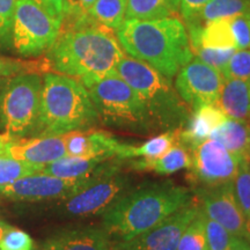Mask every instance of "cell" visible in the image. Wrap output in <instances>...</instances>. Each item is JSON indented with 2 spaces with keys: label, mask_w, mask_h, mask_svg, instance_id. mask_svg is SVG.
Returning <instances> with one entry per match:
<instances>
[{
  "label": "cell",
  "mask_w": 250,
  "mask_h": 250,
  "mask_svg": "<svg viewBox=\"0 0 250 250\" xmlns=\"http://www.w3.org/2000/svg\"><path fill=\"white\" fill-rule=\"evenodd\" d=\"M124 52L111 29L92 19L61 31L49 50L48 62L58 73L74 78L83 86L116 72Z\"/></svg>",
  "instance_id": "cell-1"
},
{
  "label": "cell",
  "mask_w": 250,
  "mask_h": 250,
  "mask_svg": "<svg viewBox=\"0 0 250 250\" xmlns=\"http://www.w3.org/2000/svg\"><path fill=\"white\" fill-rule=\"evenodd\" d=\"M192 202L187 188L173 181L145 183L129 190L102 214V228L124 241L142 234Z\"/></svg>",
  "instance_id": "cell-2"
},
{
  "label": "cell",
  "mask_w": 250,
  "mask_h": 250,
  "mask_svg": "<svg viewBox=\"0 0 250 250\" xmlns=\"http://www.w3.org/2000/svg\"><path fill=\"white\" fill-rule=\"evenodd\" d=\"M115 31L130 57L147 62L169 79L193 58L187 28L174 17L124 20Z\"/></svg>",
  "instance_id": "cell-3"
},
{
  "label": "cell",
  "mask_w": 250,
  "mask_h": 250,
  "mask_svg": "<svg viewBox=\"0 0 250 250\" xmlns=\"http://www.w3.org/2000/svg\"><path fill=\"white\" fill-rule=\"evenodd\" d=\"M99 122L88 90L80 81L61 73L44 74L39 118L33 136L90 129Z\"/></svg>",
  "instance_id": "cell-4"
},
{
  "label": "cell",
  "mask_w": 250,
  "mask_h": 250,
  "mask_svg": "<svg viewBox=\"0 0 250 250\" xmlns=\"http://www.w3.org/2000/svg\"><path fill=\"white\" fill-rule=\"evenodd\" d=\"M116 72L138 94L155 130L182 129L190 116V111L171 86L169 78L165 77L147 62L126 56L118 62Z\"/></svg>",
  "instance_id": "cell-5"
},
{
  "label": "cell",
  "mask_w": 250,
  "mask_h": 250,
  "mask_svg": "<svg viewBox=\"0 0 250 250\" xmlns=\"http://www.w3.org/2000/svg\"><path fill=\"white\" fill-rule=\"evenodd\" d=\"M103 124L138 133L154 131L147 109L117 72L85 86Z\"/></svg>",
  "instance_id": "cell-6"
},
{
  "label": "cell",
  "mask_w": 250,
  "mask_h": 250,
  "mask_svg": "<svg viewBox=\"0 0 250 250\" xmlns=\"http://www.w3.org/2000/svg\"><path fill=\"white\" fill-rule=\"evenodd\" d=\"M131 183V177L122 170L120 160L110 159L76 191L62 199L61 210L67 217L76 218L103 214L129 191Z\"/></svg>",
  "instance_id": "cell-7"
},
{
  "label": "cell",
  "mask_w": 250,
  "mask_h": 250,
  "mask_svg": "<svg viewBox=\"0 0 250 250\" xmlns=\"http://www.w3.org/2000/svg\"><path fill=\"white\" fill-rule=\"evenodd\" d=\"M43 78L26 73L5 80L0 88V126L15 139L33 136L39 118Z\"/></svg>",
  "instance_id": "cell-8"
},
{
  "label": "cell",
  "mask_w": 250,
  "mask_h": 250,
  "mask_svg": "<svg viewBox=\"0 0 250 250\" xmlns=\"http://www.w3.org/2000/svg\"><path fill=\"white\" fill-rule=\"evenodd\" d=\"M62 26V21L31 0H18L12 24V46L23 57H37L54 45Z\"/></svg>",
  "instance_id": "cell-9"
},
{
  "label": "cell",
  "mask_w": 250,
  "mask_h": 250,
  "mask_svg": "<svg viewBox=\"0 0 250 250\" xmlns=\"http://www.w3.org/2000/svg\"><path fill=\"white\" fill-rule=\"evenodd\" d=\"M191 155L192 164L187 177L193 188L233 182L241 161L213 139H206L196 146Z\"/></svg>",
  "instance_id": "cell-10"
},
{
  "label": "cell",
  "mask_w": 250,
  "mask_h": 250,
  "mask_svg": "<svg viewBox=\"0 0 250 250\" xmlns=\"http://www.w3.org/2000/svg\"><path fill=\"white\" fill-rule=\"evenodd\" d=\"M224 81L220 71L195 58L179 71L175 89L192 110L201 105L217 104Z\"/></svg>",
  "instance_id": "cell-11"
},
{
  "label": "cell",
  "mask_w": 250,
  "mask_h": 250,
  "mask_svg": "<svg viewBox=\"0 0 250 250\" xmlns=\"http://www.w3.org/2000/svg\"><path fill=\"white\" fill-rule=\"evenodd\" d=\"M198 212V204L192 201L151 229L111 245V250H176L184 229Z\"/></svg>",
  "instance_id": "cell-12"
},
{
  "label": "cell",
  "mask_w": 250,
  "mask_h": 250,
  "mask_svg": "<svg viewBox=\"0 0 250 250\" xmlns=\"http://www.w3.org/2000/svg\"><path fill=\"white\" fill-rule=\"evenodd\" d=\"M195 195L198 199L197 204L206 217L224 226L233 236L243 237L250 241L247 219L237 204L233 182L195 188Z\"/></svg>",
  "instance_id": "cell-13"
},
{
  "label": "cell",
  "mask_w": 250,
  "mask_h": 250,
  "mask_svg": "<svg viewBox=\"0 0 250 250\" xmlns=\"http://www.w3.org/2000/svg\"><path fill=\"white\" fill-rule=\"evenodd\" d=\"M88 177L81 180H65L40 171L1 187L0 195L12 201L20 202L64 199L83 186Z\"/></svg>",
  "instance_id": "cell-14"
},
{
  "label": "cell",
  "mask_w": 250,
  "mask_h": 250,
  "mask_svg": "<svg viewBox=\"0 0 250 250\" xmlns=\"http://www.w3.org/2000/svg\"><path fill=\"white\" fill-rule=\"evenodd\" d=\"M66 155L64 134L33 136L14 139L7 147V156L27 164L43 166Z\"/></svg>",
  "instance_id": "cell-15"
},
{
  "label": "cell",
  "mask_w": 250,
  "mask_h": 250,
  "mask_svg": "<svg viewBox=\"0 0 250 250\" xmlns=\"http://www.w3.org/2000/svg\"><path fill=\"white\" fill-rule=\"evenodd\" d=\"M66 155L114 159L121 143L110 133L94 127L64 133Z\"/></svg>",
  "instance_id": "cell-16"
},
{
  "label": "cell",
  "mask_w": 250,
  "mask_h": 250,
  "mask_svg": "<svg viewBox=\"0 0 250 250\" xmlns=\"http://www.w3.org/2000/svg\"><path fill=\"white\" fill-rule=\"evenodd\" d=\"M110 236L103 228L81 227L58 232L46 239L42 250H110Z\"/></svg>",
  "instance_id": "cell-17"
},
{
  "label": "cell",
  "mask_w": 250,
  "mask_h": 250,
  "mask_svg": "<svg viewBox=\"0 0 250 250\" xmlns=\"http://www.w3.org/2000/svg\"><path fill=\"white\" fill-rule=\"evenodd\" d=\"M225 112L215 104H205L192 109L187 123L180 130V142L192 151L196 146L210 138L215 127L227 120Z\"/></svg>",
  "instance_id": "cell-18"
},
{
  "label": "cell",
  "mask_w": 250,
  "mask_h": 250,
  "mask_svg": "<svg viewBox=\"0 0 250 250\" xmlns=\"http://www.w3.org/2000/svg\"><path fill=\"white\" fill-rule=\"evenodd\" d=\"M131 169L138 171H153L159 175H171L182 169H189L192 164L191 151L181 143L168 149L156 159H129Z\"/></svg>",
  "instance_id": "cell-19"
},
{
  "label": "cell",
  "mask_w": 250,
  "mask_h": 250,
  "mask_svg": "<svg viewBox=\"0 0 250 250\" xmlns=\"http://www.w3.org/2000/svg\"><path fill=\"white\" fill-rule=\"evenodd\" d=\"M228 118L250 122V83L247 80L224 81L217 104Z\"/></svg>",
  "instance_id": "cell-20"
},
{
  "label": "cell",
  "mask_w": 250,
  "mask_h": 250,
  "mask_svg": "<svg viewBox=\"0 0 250 250\" xmlns=\"http://www.w3.org/2000/svg\"><path fill=\"white\" fill-rule=\"evenodd\" d=\"M191 49L203 46L208 49H236L230 20L220 19L206 22L203 27L188 26Z\"/></svg>",
  "instance_id": "cell-21"
},
{
  "label": "cell",
  "mask_w": 250,
  "mask_h": 250,
  "mask_svg": "<svg viewBox=\"0 0 250 250\" xmlns=\"http://www.w3.org/2000/svg\"><path fill=\"white\" fill-rule=\"evenodd\" d=\"M210 139L220 143L227 151L236 155L240 160L250 159V124L248 122L227 118L212 131Z\"/></svg>",
  "instance_id": "cell-22"
},
{
  "label": "cell",
  "mask_w": 250,
  "mask_h": 250,
  "mask_svg": "<svg viewBox=\"0 0 250 250\" xmlns=\"http://www.w3.org/2000/svg\"><path fill=\"white\" fill-rule=\"evenodd\" d=\"M108 160L110 159L65 155L51 164L43 166L41 173L65 180H81L96 173Z\"/></svg>",
  "instance_id": "cell-23"
},
{
  "label": "cell",
  "mask_w": 250,
  "mask_h": 250,
  "mask_svg": "<svg viewBox=\"0 0 250 250\" xmlns=\"http://www.w3.org/2000/svg\"><path fill=\"white\" fill-rule=\"evenodd\" d=\"M180 130H168L166 132L152 137L147 142L142 145H130V144H121L118 147L115 159L120 161L129 160V159H156L164 155L168 149L173 147L180 142Z\"/></svg>",
  "instance_id": "cell-24"
},
{
  "label": "cell",
  "mask_w": 250,
  "mask_h": 250,
  "mask_svg": "<svg viewBox=\"0 0 250 250\" xmlns=\"http://www.w3.org/2000/svg\"><path fill=\"white\" fill-rule=\"evenodd\" d=\"M245 13H250V2L248 0H210L187 24L203 27L208 21L220 19L230 20Z\"/></svg>",
  "instance_id": "cell-25"
},
{
  "label": "cell",
  "mask_w": 250,
  "mask_h": 250,
  "mask_svg": "<svg viewBox=\"0 0 250 250\" xmlns=\"http://www.w3.org/2000/svg\"><path fill=\"white\" fill-rule=\"evenodd\" d=\"M180 9V0H127L125 20H153L173 17Z\"/></svg>",
  "instance_id": "cell-26"
},
{
  "label": "cell",
  "mask_w": 250,
  "mask_h": 250,
  "mask_svg": "<svg viewBox=\"0 0 250 250\" xmlns=\"http://www.w3.org/2000/svg\"><path fill=\"white\" fill-rule=\"evenodd\" d=\"M127 0H96L88 12L94 22L116 30L125 20Z\"/></svg>",
  "instance_id": "cell-27"
},
{
  "label": "cell",
  "mask_w": 250,
  "mask_h": 250,
  "mask_svg": "<svg viewBox=\"0 0 250 250\" xmlns=\"http://www.w3.org/2000/svg\"><path fill=\"white\" fill-rule=\"evenodd\" d=\"M43 167L17 160L11 156H0V188L21 177L40 173Z\"/></svg>",
  "instance_id": "cell-28"
},
{
  "label": "cell",
  "mask_w": 250,
  "mask_h": 250,
  "mask_svg": "<svg viewBox=\"0 0 250 250\" xmlns=\"http://www.w3.org/2000/svg\"><path fill=\"white\" fill-rule=\"evenodd\" d=\"M206 234L204 217L199 208L198 214L188 225L181 236L176 250H206Z\"/></svg>",
  "instance_id": "cell-29"
},
{
  "label": "cell",
  "mask_w": 250,
  "mask_h": 250,
  "mask_svg": "<svg viewBox=\"0 0 250 250\" xmlns=\"http://www.w3.org/2000/svg\"><path fill=\"white\" fill-rule=\"evenodd\" d=\"M234 195L247 220L250 218V159L240 161L239 170L233 180Z\"/></svg>",
  "instance_id": "cell-30"
},
{
  "label": "cell",
  "mask_w": 250,
  "mask_h": 250,
  "mask_svg": "<svg viewBox=\"0 0 250 250\" xmlns=\"http://www.w3.org/2000/svg\"><path fill=\"white\" fill-rule=\"evenodd\" d=\"M48 67H50L48 59L46 62L24 61L0 56V78H12L26 73H40Z\"/></svg>",
  "instance_id": "cell-31"
},
{
  "label": "cell",
  "mask_w": 250,
  "mask_h": 250,
  "mask_svg": "<svg viewBox=\"0 0 250 250\" xmlns=\"http://www.w3.org/2000/svg\"><path fill=\"white\" fill-rule=\"evenodd\" d=\"M220 72L225 80L240 79L250 81V50L236 49Z\"/></svg>",
  "instance_id": "cell-32"
},
{
  "label": "cell",
  "mask_w": 250,
  "mask_h": 250,
  "mask_svg": "<svg viewBox=\"0 0 250 250\" xmlns=\"http://www.w3.org/2000/svg\"><path fill=\"white\" fill-rule=\"evenodd\" d=\"M203 213V212H202ZM206 234V250H228L234 236L224 226L203 213Z\"/></svg>",
  "instance_id": "cell-33"
},
{
  "label": "cell",
  "mask_w": 250,
  "mask_h": 250,
  "mask_svg": "<svg viewBox=\"0 0 250 250\" xmlns=\"http://www.w3.org/2000/svg\"><path fill=\"white\" fill-rule=\"evenodd\" d=\"M191 50L192 54H195L196 58H198L199 61L214 67L215 70L221 71L236 49H208L196 46Z\"/></svg>",
  "instance_id": "cell-34"
},
{
  "label": "cell",
  "mask_w": 250,
  "mask_h": 250,
  "mask_svg": "<svg viewBox=\"0 0 250 250\" xmlns=\"http://www.w3.org/2000/svg\"><path fill=\"white\" fill-rule=\"evenodd\" d=\"M18 0H0V48L12 44V24Z\"/></svg>",
  "instance_id": "cell-35"
},
{
  "label": "cell",
  "mask_w": 250,
  "mask_h": 250,
  "mask_svg": "<svg viewBox=\"0 0 250 250\" xmlns=\"http://www.w3.org/2000/svg\"><path fill=\"white\" fill-rule=\"evenodd\" d=\"M0 250H34V241L27 232L11 227L0 240Z\"/></svg>",
  "instance_id": "cell-36"
},
{
  "label": "cell",
  "mask_w": 250,
  "mask_h": 250,
  "mask_svg": "<svg viewBox=\"0 0 250 250\" xmlns=\"http://www.w3.org/2000/svg\"><path fill=\"white\" fill-rule=\"evenodd\" d=\"M230 28L237 50L250 48V13L230 19Z\"/></svg>",
  "instance_id": "cell-37"
},
{
  "label": "cell",
  "mask_w": 250,
  "mask_h": 250,
  "mask_svg": "<svg viewBox=\"0 0 250 250\" xmlns=\"http://www.w3.org/2000/svg\"><path fill=\"white\" fill-rule=\"evenodd\" d=\"M96 0H66V18L73 19V24L88 19V12ZM64 22V21H62Z\"/></svg>",
  "instance_id": "cell-38"
},
{
  "label": "cell",
  "mask_w": 250,
  "mask_h": 250,
  "mask_svg": "<svg viewBox=\"0 0 250 250\" xmlns=\"http://www.w3.org/2000/svg\"><path fill=\"white\" fill-rule=\"evenodd\" d=\"M41 6L46 13H49L56 20L64 21L66 15V0H31Z\"/></svg>",
  "instance_id": "cell-39"
},
{
  "label": "cell",
  "mask_w": 250,
  "mask_h": 250,
  "mask_svg": "<svg viewBox=\"0 0 250 250\" xmlns=\"http://www.w3.org/2000/svg\"><path fill=\"white\" fill-rule=\"evenodd\" d=\"M210 0H180V12L186 22H189Z\"/></svg>",
  "instance_id": "cell-40"
},
{
  "label": "cell",
  "mask_w": 250,
  "mask_h": 250,
  "mask_svg": "<svg viewBox=\"0 0 250 250\" xmlns=\"http://www.w3.org/2000/svg\"><path fill=\"white\" fill-rule=\"evenodd\" d=\"M228 250H250V241L243 237L234 236Z\"/></svg>",
  "instance_id": "cell-41"
},
{
  "label": "cell",
  "mask_w": 250,
  "mask_h": 250,
  "mask_svg": "<svg viewBox=\"0 0 250 250\" xmlns=\"http://www.w3.org/2000/svg\"><path fill=\"white\" fill-rule=\"evenodd\" d=\"M15 138L11 137L7 133L0 134V156H7V147L9 143Z\"/></svg>",
  "instance_id": "cell-42"
},
{
  "label": "cell",
  "mask_w": 250,
  "mask_h": 250,
  "mask_svg": "<svg viewBox=\"0 0 250 250\" xmlns=\"http://www.w3.org/2000/svg\"><path fill=\"white\" fill-rule=\"evenodd\" d=\"M11 227V225H8L6 221L2 220V219H0V240H1V237L5 235V233L7 232Z\"/></svg>",
  "instance_id": "cell-43"
},
{
  "label": "cell",
  "mask_w": 250,
  "mask_h": 250,
  "mask_svg": "<svg viewBox=\"0 0 250 250\" xmlns=\"http://www.w3.org/2000/svg\"><path fill=\"white\" fill-rule=\"evenodd\" d=\"M247 230H248L249 235H250V218L247 220Z\"/></svg>",
  "instance_id": "cell-44"
},
{
  "label": "cell",
  "mask_w": 250,
  "mask_h": 250,
  "mask_svg": "<svg viewBox=\"0 0 250 250\" xmlns=\"http://www.w3.org/2000/svg\"><path fill=\"white\" fill-rule=\"evenodd\" d=\"M2 83H4V81H0V88H1V86H2Z\"/></svg>",
  "instance_id": "cell-45"
},
{
  "label": "cell",
  "mask_w": 250,
  "mask_h": 250,
  "mask_svg": "<svg viewBox=\"0 0 250 250\" xmlns=\"http://www.w3.org/2000/svg\"><path fill=\"white\" fill-rule=\"evenodd\" d=\"M249 156H250V143H249Z\"/></svg>",
  "instance_id": "cell-46"
},
{
  "label": "cell",
  "mask_w": 250,
  "mask_h": 250,
  "mask_svg": "<svg viewBox=\"0 0 250 250\" xmlns=\"http://www.w3.org/2000/svg\"><path fill=\"white\" fill-rule=\"evenodd\" d=\"M248 1H249V2H250V0H248Z\"/></svg>",
  "instance_id": "cell-47"
},
{
  "label": "cell",
  "mask_w": 250,
  "mask_h": 250,
  "mask_svg": "<svg viewBox=\"0 0 250 250\" xmlns=\"http://www.w3.org/2000/svg\"><path fill=\"white\" fill-rule=\"evenodd\" d=\"M249 83H250V81H249ZM249 123H250V122H249Z\"/></svg>",
  "instance_id": "cell-48"
},
{
  "label": "cell",
  "mask_w": 250,
  "mask_h": 250,
  "mask_svg": "<svg viewBox=\"0 0 250 250\" xmlns=\"http://www.w3.org/2000/svg\"><path fill=\"white\" fill-rule=\"evenodd\" d=\"M249 124H250V123H249Z\"/></svg>",
  "instance_id": "cell-49"
},
{
  "label": "cell",
  "mask_w": 250,
  "mask_h": 250,
  "mask_svg": "<svg viewBox=\"0 0 250 250\" xmlns=\"http://www.w3.org/2000/svg\"><path fill=\"white\" fill-rule=\"evenodd\" d=\"M110 250H111V249H110Z\"/></svg>",
  "instance_id": "cell-50"
}]
</instances>
